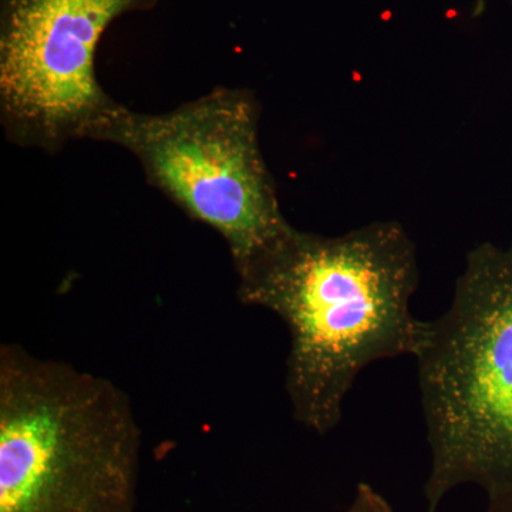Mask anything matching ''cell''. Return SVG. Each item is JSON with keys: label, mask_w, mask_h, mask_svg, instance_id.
Segmentation results:
<instances>
[{"label": "cell", "mask_w": 512, "mask_h": 512, "mask_svg": "<svg viewBox=\"0 0 512 512\" xmlns=\"http://www.w3.org/2000/svg\"><path fill=\"white\" fill-rule=\"evenodd\" d=\"M160 0H0V123L19 147L49 154L93 140L121 103L96 73L101 37Z\"/></svg>", "instance_id": "5b68a950"}, {"label": "cell", "mask_w": 512, "mask_h": 512, "mask_svg": "<svg viewBox=\"0 0 512 512\" xmlns=\"http://www.w3.org/2000/svg\"><path fill=\"white\" fill-rule=\"evenodd\" d=\"M345 512H394L392 505L370 484H357L355 497Z\"/></svg>", "instance_id": "8992f818"}, {"label": "cell", "mask_w": 512, "mask_h": 512, "mask_svg": "<svg viewBox=\"0 0 512 512\" xmlns=\"http://www.w3.org/2000/svg\"><path fill=\"white\" fill-rule=\"evenodd\" d=\"M261 103L247 89L217 87L160 114L120 104L93 141L136 157L147 183L191 220L214 229L232 265L292 227L262 154Z\"/></svg>", "instance_id": "277c9868"}, {"label": "cell", "mask_w": 512, "mask_h": 512, "mask_svg": "<svg viewBox=\"0 0 512 512\" xmlns=\"http://www.w3.org/2000/svg\"><path fill=\"white\" fill-rule=\"evenodd\" d=\"M414 359L431 456L426 512L461 485L488 498L512 491V245L468 252Z\"/></svg>", "instance_id": "3957f363"}, {"label": "cell", "mask_w": 512, "mask_h": 512, "mask_svg": "<svg viewBox=\"0 0 512 512\" xmlns=\"http://www.w3.org/2000/svg\"><path fill=\"white\" fill-rule=\"evenodd\" d=\"M484 512H512V491L488 498Z\"/></svg>", "instance_id": "52a82bcc"}, {"label": "cell", "mask_w": 512, "mask_h": 512, "mask_svg": "<svg viewBox=\"0 0 512 512\" xmlns=\"http://www.w3.org/2000/svg\"><path fill=\"white\" fill-rule=\"evenodd\" d=\"M141 430L106 377L0 348V512H134Z\"/></svg>", "instance_id": "7a4b0ae2"}, {"label": "cell", "mask_w": 512, "mask_h": 512, "mask_svg": "<svg viewBox=\"0 0 512 512\" xmlns=\"http://www.w3.org/2000/svg\"><path fill=\"white\" fill-rule=\"evenodd\" d=\"M244 305L266 309L289 332L286 393L295 420L319 436L335 430L366 367L416 356L429 320L416 318L417 248L397 221L342 235L292 227L234 266Z\"/></svg>", "instance_id": "6da1fadb"}]
</instances>
